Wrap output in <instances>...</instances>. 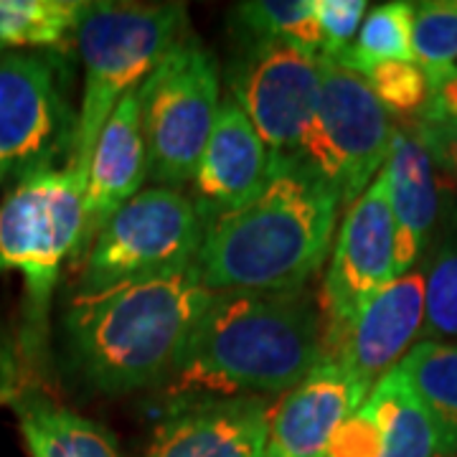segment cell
<instances>
[{
  "label": "cell",
  "mask_w": 457,
  "mask_h": 457,
  "mask_svg": "<svg viewBox=\"0 0 457 457\" xmlns=\"http://www.w3.org/2000/svg\"><path fill=\"white\" fill-rule=\"evenodd\" d=\"M341 201L295 161L270 158V176L242 206L206 221L194 270L212 293L303 290L326 264Z\"/></svg>",
  "instance_id": "6da1fadb"
},
{
  "label": "cell",
  "mask_w": 457,
  "mask_h": 457,
  "mask_svg": "<svg viewBox=\"0 0 457 457\" xmlns=\"http://www.w3.org/2000/svg\"><path fill=\"white\" fill-rule=\"evenodd\" d=\"M326 359L318 300L285 293H213L188 336L170 394L257 396L290 392Z\"/></svg>",
  "instance_id": "7a4b0ae2"
},
{
  "label": "cell",
  "mask_w": 457,
  "mask_h": 457,
  "mask_svg": "<svg viewBox=\"0 0 457 457\" xmlns=\"http://www.w3.org/2000/svg\"><path fill=\"white\" fill-rule=\"evenodd\" d=\"M212 297L194 267L97 295H77L66 312L71 353L102 392L153 386L176 374L188 336Z\"/></svg>",
  "instance_id": "3957f363"
},
{
  "label": "cell",
  "mask_w": 457,
  "mask_h": 457,
  "mask_svg": "<svg viewBox=\"0 0 457 457\" xmlns=\"http://www.w3.org/2000/svg\"><path fill=\"white\" fill-rule=\"evenodd\" d=\"M188 36L183 3H87L77 26L84 92L69 168L87 176L107 117Z\"/></svg>",
  "instance_id": "277c9868"
},
{
  "label": "cell",
  "mask_w": 457,
  "mask_h": 457,
  "mask_svg": "<svg viewBox=\"0 0 457 457\" xmlns=\"http://www.w3.org/2000/svg\"><path fill=\"white\" fill-rule=\"evenodd\" d=\"M87 176L66 165L23 176L0 204V272H18L31 326L41 323L69 257L82 254Z\"/></svg>",
  "instance_id": "5b68a950"
},
{
  "label": "cell",
  "mask_w": 457,
  "mask_h": 457,
  "mask_svg": "<svg viewBox=\"0 0 457 457\" xmlns=\"http://www.w3.org/2000/svg\"><path fill=\"white\" fill-rule=\"evenodd\" d=\"M204 228L194 198L165 186L143 188L84 249L79 295L191 270Z\"/></svg>",
  "instance_id": "8992f818"
},
{
  "label": "cell",
  "mask_w": 457,
  "mask_h": 457,
  "mask_svg": "<svg viewBox=\"0 0 457 457\" xmlns=\"http://www.w3.org/2000/svg\"><path fill=\"white\" fill-rule=\"evenodd\" d=\"M216 56L196 36L180 38L140 87L147 176L165 188L194 179L221 104Z\"/></svg>",
  "instance_id": "52a82bcc"
},
{
  "label": "cell",
  "mask_w": 457,
  "mask_h": 457,
  "mask_svg": "<svg viewBox=\"0 0 457 457\" xmlns=\"http://www.w3.org/2000/svg\"><path fill=\"white\" fill-rule=\"evenodd\" d=\"M392 130V117L369 82L320 56V95L295 163L351 206L386 163Z\"/></svg>",
  "instance_id": "ba28073f"
},
{
  "label": "cell",
  "mask_w": 457,
  "mask_h": 457,
  "mask_svg": "<svg viewBox=\"0 0 457 457\" xmlns=\"http://www.w3.org/2000/svg\"><path fill=\"white\" fill-rule=\"evenodd\" d=\"M228 87L270 158L297 161L320 95V56L282 41H249L228 71Z\"/></svg>",
  "instance_id": "9c48e42d"
},
{
  "label": "cell",
  "mask_w": 457,
  "mask_h": 457,
  "mask_svg": "<svg viewBox=\"0 0 457 457\" xmlns=\"http://www.w3.org/2000/svg\"><path fill=\"white\" fill-rule=\"evenodd\" d=\"M394 260L396 227L386 196V179L381 170L371 186L348 206L336 234L330 267L318 297L326 351L353 320V315L396 278Z\"/></svg>",
  "instance_id": "30bf717a"
},
{
  "label": "cell",
  "mask_w": 457,
  "mask_h": 457,
  "mask_svg": "<svg viewBox=\"0 0 457 457\" xmlns=\"http://www.w3.org/2000/svg\"><path fill=\"white\" fill-rule=\"evenodd\" d=\"M74 130L49 56L0 51V165L26 176L51 168L71 150Z\"/></svg>",
  "instance_id": "8fae6325"
},
{
  "label": "cell",
  "mask_w": 457,
  "mask_h": 457,
  "mask_svg": "<svg viewBox=\"0 0 457 457\" xmlns=\"http://www.w3.org/2000/svg\"><path fill=\"white\" fill-rule=\"evenodd\" d=\"M425 300V267L394 278L328 345L326 359L338 361L371 394L376 384L399 366V361L422 336Z\"/></svg>",
  "instance_id": "7c38bea8"
},
{
  "label": "cell",
  "mask_w": 457,
  "mask_h": 457,
  "mask_svg": "<svg viewBox=\"0 0 457 457\" xmlns=\"http://www.w3.org/2000/svg\"><path fill=\"white\" fill-rule=\"evenodd\" d=\"M270 411L264 396L183 402L158 425L145 457H264Z\"/></svg>",
  "instance_id": "4fadbf2b"
},
{
  "label": "cell",
  "mask_w": 457,
  "mask_h": 457,
  "mask_svg": "<svg viewBox=\"0 0 457 457\" xmlns=\"http://www.w3.org/2000/svg\"><path fill=\"white\" fill-rule=\"evenodd\" d=\"M366 396L338 361L323 359L272 407L264 457H326L330 437Z\"/></svg>",
  "instance_id": "5bb4252c"
},
{
  "label": "cell",
  "mask_w": 457,
  "mask_h": 457,
  "mask_svg": "<svg viewBox=\"0 0 457 457\" xmlns=\"http://www.w3.org/2000/svg\"><path fill=\"white\" fill-rule=\"evenodd\" d=\"M270 176V150L234 97L221 99L194 173V204L204 221L254 196Z\"/></svg>",
  "instance_id": "9a60e30c"
},
{
  "label": "cell",
  "mask_w": 457,
  "mask_h": 457,
  "mask_svg": "<svg viewBox=\"0 0 457 457\" xmlns=\"http://www.w3.org/2000/svg\"><path fill=\"white\" fill-rule=\"evenodd\" d=\"M381 170L396 227L394 272L402 278L432 249L440 219L442 176L411 122L392 130V145Z\"/></svg>",
  "instance_id": "2e32d148"
},
{
  "label": "cell",
  "mask_w": 457,
  "mask_h": 457,
  "mask_svg": "<svg viewBox=\"0 0 457 457\" xmlns=\"http://www.w3.org/2000/svg\"><path fill=\"white\" fill-rule=\"evenodd\" d=\"M147 179V150L140 125V89L128 92L117 102L99 132L92 161L87 170L84 191V249L97 237V231L114 213L120 212L132 196L143 191Z\"/></svg>",
  "instance_id": "e0dca14e"
},
{
  "label": "cell",
  "mask_w": 457,
  "mask_h": 457,
  "mask_svg": "<svg viewBox=\"0 0 457 457\" xmlns=\"http://www.w3.org/2000/svg\"><path fill=\"white\" fill-rule=\"evenodd\" d=\"M402 374L437 432L445 457L457 455V343L420 341L399 361Z\"/></svg>",
  "instance_id": "ac0fdd59"
},
{
  "label": "cell",
  "mask_w": 457,
  "mask_h": 457,
  "mask_svg": "<svg viewBox=\"0 0 457 457\" xmlns=\"http://www.w3.org/2000/svg\"><path fill=\"white\" fill-rule=\"evenodd\" d=\"M18 422L31 457H122L104 427L71 409L26 402L18 407Z\"/></svg>",
  "instance_id": "d6986e66"
},
{
  "label": "cell",
  "mask_w": 457,
  "mask_h": 457,
  "mask_svg": "<svg viewBox=\"0 0 457 457\" xmlns=\"http://www.w3.org/2000/svg\"><path fill=\"white\" fill-rule=\"evenodd\" d=\"M366 404L374 409L381 427V457H445L427 411L396 369L376 384Z\"/></svg>",
  "instance_id": "ffe728a7"
},
{
  "label": "cell",
  "mask_w": 457,
  "mask_h": 457,
  "mask_svg": "<svg viewBox=\"0 0 457 457\" xmlns=\"http://www.w3.org/2000/svg\"><path fill=\"white\" fill-rule=\"evenodd\" d=\"M87 3L77 0H0V51L64 49Z\"/></svg>",
  "instance_id": "44dd1931"
},
{
  "label": "cell",
  "mask_w": 457,
  "mask_h": 457,
  "mask_svg": "<svg viewBox=\"0 0 457 457\" xmlns=\"http://www.w3.org/2000/svg\"><path fill=\"white\" fill-rule=\"evenodd\" d=\"M411 23H414V3L396 0V3L376 5L363 18L356 41L333 62H338L361 77L384 62H414Z\"/></svg>",
  "instance_id": "7402d4cb"
},
{
  "label": "cell",
  "mask_w": 457,
  "mask_h": 457,
  "mask_svg": "<svg viewBox=\"0 0 457 457\" xmlns=\"http://www.w3.org/2000/svg\"><path fill=\"white\" fill-rule=\"evenodd\" d=\"M237 26L249 41H282L320 56L315 0H252L234 8Z\"/></svg>",
  "instance_id": "603a6c76"
},
{
  "label": "cell",
  "mask_w": 457,
  "mask_h": 457,
  "mask_svg": "<svg viewBox=\"0 0 457 457\" xmlns=\"http://www.w3.org/2000/svg\"><path fill=\"white\" fill-rule=\"evenodd\" d=\"M411 56L429 89L457 74V0L414 3Z\"/></svg>",
  "instance_id": "cb8c5ba5"
},
{
  "label": "cell",
  "mask_w": 457,
  "mask_h": 457,
  "mask_svg": "<svg viewBox=\"0 0 457 457\" xmlns=\"http://www.w3.org/2000/svg\"><path fill=\"white\" fill-rule=\"evenodd\" d=\"M425 341L457 338V227L427 252Z\"/></svg>",
  "instance_id": "d4e9b609"
},
{
  "label": "cell",
  "mask_w": 457,
  "mask_h": 457,
  "mask_svg": "<svg viewBox=\"0 0 457 457\" xmlns=\"http://www.w3.org/2000/svg\"><path fill=\"white\" fill-rule=\"evenodd\" d=\"M376 99L389 114L420 117L429 102L425 71L414 62H384L363 74Z\"/></svg>",
  "instance_id": "484cf974"
},
{
  "label": "cell",
  "mask_w": 457,
  "mask_h": 457,
  "mask_svg": "<svg viewBox=\"0 0 457 457\" xmlns=\"http://www.w3.org/2000/svg\"><path fill=\"white\" fill-rule=\"evenodd\" d=\"M369 3L363 0H315V21L320 31V56L338 59L351 46L366 18Z\"/></svg>",
  "instance_id": "4316f807"
},
{
  "label": "cell",
  "mask_w": 457,
  "mask_h": 457,
  "mask_svg": "<svg viewBox=\"0 0 457 457\" xmlns=\"http://www.w3.org/2000/svg\"><path fill=\"white\" fill-rule=\"evenodd\" d=\"M384 437L374 409L366 402L351 417H345L328 442L326 457H381Z\"/></svg>",
  "instance_id": "83f0119b"
},
{
  "label": "cell",
  "mask_w": 457,
  "mask_h": 457,
  "mask_svg": "<svg viewBox=\"0 0 457 457\" xmlns=\"http://www.w3.org/2000/svg\"><path fill=\"white\" fill-rule=\"evenodd\" d=\"M420 140L425 143L432 163L442 180H453L457 186V120H432L420 117L411 122Z\"/></svg>",
  "instance_id": "f1b7e54d"
},
{
  "label": "cell",
  "mask_w": 457,
  "mask_h": 457,
  "mask_svg": "<svg viewBox=\"0 0 457 457\" xmlns=\"http://www.w3.org/2000/svg\"><path fill=\"white\" fill-rule=\"evenodd\" d=\"M420 117H432V120H457V74L440 82L435 89H429V102L425 112ZM417 117V120H420Z\"/></svg>",
  "instance_id": "f546056e"
},
{
  "label": "cell",
  "mask_w": 457,
  "mask_h": 457,
  "mask_svg": "<svg viewBox=\"0 0 457 457\" xmlns=\"http://www.w3.org/2000/svg\"><path fill=\"white\" fill-rule=\"evenodd\" d=\"M5 179V168H3V165H0V180Z\"/></svg>",
  "instance_id": "4dcf8cb0"
},
{
  "label": "cell",
  "mask_w": 457,
  "mask_h": 457,
  "mask_svg": "<svg viewBox=\"0 0 457 457\" xmlns=\"http://www.w3.org/2000/svg\"><path fill=\"white\" fill-rule=\"evenodd\" d=\"M0 404H3V396H0Z\"/></svg>",
  "instance_id": "1f68e13d"
}]
</instances>
